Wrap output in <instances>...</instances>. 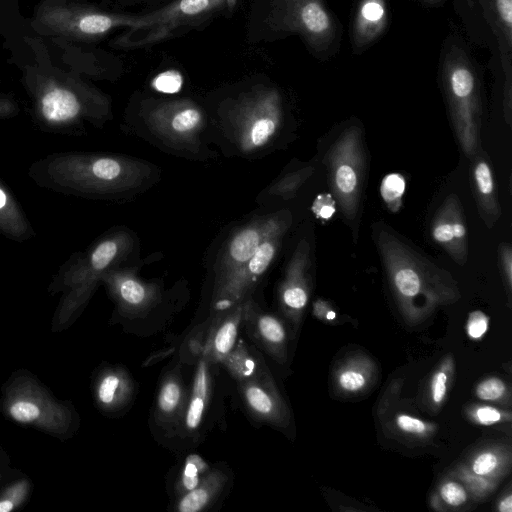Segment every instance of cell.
Masks as SVG:
<instances>
[{
	"label": "cell",
	"mask_w": 512,
	"mask_h": 512,
	"mask_svg": "<svg viewBox=\"0 0 512 512\" xmlns=\"http://www.w3.org/2000/svg\"><path fill=\"white\" fill-rule=\"evenodd\" d=\"M489 319L481 311L472 312L467 322V333L472 339L481 338L488 330Z\"/></svg>",
	"instance_id": "38"
},
{
	"label": "cell",
	"mask_w": 512,
	"mask_h": 512,
	"mask_svg": "<svg viewBox=\"0 0 512 512\" xmlns=\"http://www.w3.org/2000/svg\"><path fill=\"white\" fill-rule=\"evenodd\" d=\"M119 307L130 317H140L161 301V291L156 284L146 283L128 270L112 268L101 278Z\"/></svg>",
	"instance_id": "12"
},
{
	"label": "cell",
	"mask_w": 512,
	"mask_h": 512,
	"mask_svg": "<svg viewBox=\"0 0 512 512\" xmlns=\"http://www.w3.org/2000/svg\"><path fill=\"white\" fill-rule=\"evenodd\" d=\"M148 165L123 156L63 151L30 164L27 174L38 187L64 195L106 199L139 188Z\"/></svg>",
	"instance_id": "1"
},
{
	"label": "cell",
	"mask_w": 512,
	"mask_h": 512,
	"mask_svg": "<svg viewBox=\"0 0 512 512\" xmlns=\"http://www.w3.org/2000/svg\"><path fill=\"white\" fill-rule=\"evenodd\" d=\"M338 383L343 390L356 392L366 385V378L356 369H346L339 374Z\"/></svg>",
	"instance_id": "36"
},
{
	"label": "cell",
	"mask_w": 512,
	"mask_h": 512,
	"mask_svg": "<svg viewBox=\"0 0 512 512\" xmlns=\"http://www.w3.org/2000/svg\"><path fill=\"white\" fill-rule=\"evenodd\" d=\"M226 6V0H174L151 12L152 21L142 28L129 29L117 39L125 48H138L171 38L203 24Z\"/></svg>",
	"instance_id": "7"
},
{
	"label": "cell",
	"mask_w": 512,
	"mask_h": 512,
	"mask_svg": "<svg viewBox=\"0 0 512 512\" xmlns=\"http://www.w3.org/2000/svg\"><path fill=\"white\" fill-rule=\"evenodd\" d=\"M473 175L480 202L483 204L484 209L496 211L497 202L490 166L484 160H479L474 167Z\"/></svg>",
	"instance_id": "28"
},
{
	"label": "cell",
	"mask_w": 512,
	"mask_h": 512,
	"mask_svg": "<svg viewBox=\"0 0 512 512\" xmlns=\"http://www.w3.org/2000/svg\"><path fill=\"white\" fill-rule=\"evenodd\" d=\"M442 499L450 506L456 507L463 504L467 499L465 489L457 482H445L440 488Z\"/></svg>",
	"instance_id": "35"
},
{
	"label": "cell",
	"mask_w": 512,
	"mask_h": 512,
	"mask_svg": "<svg viewBox=\"0 0 512 512\" xmlns=\"http://www.w3.org/2000/svg\"><path fill=\"white\" fill-rule=\"evenodd\" d=\"M405 186V179L399 173H390L382 180L380 186L381 196L393 212H396L401 205V198L404 194Z\"/></svg>",
	"instance_id": "29"
},
{
	"label": "cell",
	"mask_w": 512,
	"mask_h": 512,
	"mask_svg": "<svg viewBox=\"0 0 512 512\" xmlns=\"http://www.w3.org/2000/svg\"><path fill=\"white\" fill-rule=\"evenodd\" d=\"M333 189L342 210L351 218L356 213L360 196L361 154L359 132L346 131L329 155Z\"/></svg>",
	"instance_id": "11"
},
{
	"label": "cell",
	"mask_w": 512,
	"mask_h": 512,
	"mask_svg": "<svg viewBox=\"0 0 512 512\" xmlns=\"http://www.w3.org/2000/svg\"><path fill=\"white\" fill-rule=\"evenodd\" d=\"M512 257H511V249L507 245L502 246L501 250V262L503 265L504 275L507 277L508 285L511 284V265Z\"/></svg>",
	"instance_id": "43"
},
{
	"label": "cell",
	"mask_w": 512,
	"mask_h": 512,
	"mask_svg": "<svg viewBox=\"0 0 512 512\" xmlns=\"http://www.w3.org/2000/svg\"><path fill=\"white\" fill-rule=\"evenodd\" d=\"M11 417L22 423L35 421L40 415V409L36 404L29 401H18L9 408Z\"/></svg>",
	"instance_id": "33"
},
{
	"label": "cell",
	"mask_w": 512,
	"mask_h": 512,
	"mask_svg": "<svg viewBox=\"0 0 512 512\" xmlns=\"http://www.w3.org/2000/svg\"><path fill=\"white\" fill-rule=\"evenodd\" d=\"M131 247L132 238L127 232L105 234L85 250L72 254L60 267L55 284L69 286L82 297L127 256Z\"/></svg>",
	"instance_id": "6"
},
{
	"label": "cell",
	"mask_w": 512,
	"mask_h": 512,
	"mask_svg": "<svg viewBox=\"0 0 512 512\" xmlns=\"http://www.w3.org/2000/svg\"><path fill=\"white\" fill-rule=\"evenodd\" d=\"M312 211L318 218L328 220L336 211V202L331 194H320L312 204Z\"/></svg>",
	"instance_id": "37"
},
{
	"label": "cell",
	"mask_w": 512,
	"mask_h": 512,
	"mask_svg": "<svg viewBox=\"0 0 512 512\" xmlns=\"http://www.w3.org/2000/svg\"><path fill=\"white\" fill-rule=\"evenodd\" d=\"M440 74L458 139L463 151L473 155L481 115L480 78L472 57L459 40L445 41Z\"/></svg>",
	"instance_id": "3"
},
{
	"label": "cell",
	"mask_w": 512,
	"mask_h": 512,
	"mask_svg": "<svg viewBox=\"0 0 512 512\" xmlns=\"http://www.w3.org/2000/svg\"><path fill=\"white\" fill-rule=\"evenodd\" d=\"M210 366L211 363L204 357H199L186 410L179 425L186 436L193 435L199 430L208 408L213 386Z\"/></svg>",
	"instance_id": "19"
},
{
	"label": "cell",
	"mask_w": 512,
	"mask_h": 512,
	"mask_svg": "<svg viewBox=\"0 0 512 512\" xmlns=\"http://www.w3.org/2000/svg\"><path fill=\"white\" fill-rule=\"evenodd\" d=\"M290 217L274 214L252 220L238 229L224 246L214 266V286L246 263L268 237L286 231Z\"/></svg>",
	"instance_id": "10"
},
{
	"label": "cell",
	"mask_w": 512,
	"mask_h": 512,
	"mask_svg": "<svg viewBox=\"0 0 512 512\" xmlns=\"http://www.w3.org/2000/svg\"><path fill=\"white\" fill-rule=\"evenodd\" d=\"M220 364L237 382L270 375L259 352L249 347L242 339L237 340Z\"/></svg>",
	"instance_id": "24"
},
{
	"label": "cell",
	"mask_w": 512,
	"mask_h": 512,
	"mask_svg": "<svg viewBox=\"0 0 512 512\" xmlns=\"http://www.w3.org/2000/svg\"><path fill=\"white\" fill-rule=\"evenodd\" d=\"M288 266L286 277L279 291V299L284 312L296 318L308 301L307 285L304 271L308 262L307 245H299Z\"/></svg>",
	"instance_id": "20"
},
{
	"label": "cell",
	"mask_w": 512,
	"mask_h": 512,
	"mask_svg": "<svg viewBox=\"0 0 512 512\" xmlns=\"http://www.w3.org/2000/svg\"><path fill=\"white\" fill-rule=\"evenodd\" d=\"M246 408L261 422L280 426L287 420V410L271 375L237 382Z\"/></svg>",
	"instance_id": "15"
},
{
	"label": "cell",
	"mask_w": 512,
	"mask_h": 512,
	"mask_svg": "<svg viewBox=\"0 0 512 512\" xmlns=\"http://www.w3.org/2000/svg\"><path fill=\"white\" fill-rule=\"evenodd\" d=\"M497 454L486 451L476 456L472 462V471L479 476H488L493 474L499 467Z\"/></svg>",
	"instance_id": "34"
},
{
	"label": "cell",
	"mask_w": 512,
	"mask_h": 512,
	"mask_svg": "<svg viewBox=\"0 0 512 512\" xmlns=\"http://www.w3.org/2000/svg\"><path fill=\"white\" fill-rule=\"evenodd\" d=\"M326 317H327V319H329V320H333V319L336 317V314H335V312H333V311H329V312L327 313Z\"/></svg>",
	"instance_id": "48"
},
{
	"label": "cell",
	"mask_w": 512,
	"mask_h": 512,
	"mask_svg": "<svg viewBox=\"0 0 512 512\" xmlns=\"http://www.w3.org/2000/svg\"><path fill=\"white\" fill-rule=\"evenodd\" d=\"M188 393L178 369L163 377L156 396L154 417L158 425L170 429L180 425L184 416Z\"/></svg>",
	"instance_id": "18"
},
{
	"label": "cell",
	"mask_w": 512,
	"mask_h": 512,
	"mask_svg": "<svg viewBox=\"0 0 512 512\" xmlns=\"http://www.w3.org/2000/svg\"><path fill=\"white\" fill-rule=\"evenodd\" d=\"M268 24L274 32L299 36L319 58L339 48L340 24L325 0H270Z\"/></svg>",
	"instance_id": "4"
},
{
	"label": "cell",
	"mask_w": 512,
	"mask_h": 512,
	"mask_svg": "<svg viewBox=\"0 0 512 512\" xmlns=\"http://www.w3.org/2000/svg\"><path fill=\"white\" fill-rule=\"evenodd\" d=\"M253 342L272 358L282 361L286 354V329L273 314L264 312L250 297L244 301L243 324Z\"/></svg>",
	"instance_id": "14"
},
{
	"label": "cell",
	"mask_w": 512,
	"mask_h": 512,
	"mask_svg": "<svg viewBox=\"0 0 512 512\" xmlns=\"http://www.w3.org/2000/svg\"><path fill=\"white\" fill-rule=\"evenodd\" d=\"M474 418L483 425H492L503 419V414L493 407L483 406L475 410Z\"/></svg>",
	"instance_id": "41"
},
{
	"label": "cell",
	"mask_w": 512,
	"mask_h": 512,
	"mask_svg": "<svg viewBox=\"0 0 512 512\" xmlns=\"http://www.w3.org/2000/svg\"><path fill=\"white\" fill-rule=\"evenodd\" d=\"M396 424L402 431L413 434H423L427 430V424L424 421L405 414L397 416Z\"/></svg>",
	"instance_id": "39"
},
{
	"label": "cell",
	"mask_w": 512,
	"mask_h": 512,
	"mask_svg": "<svg viewBox=\"0 0 512 512\" xmlns=\"http://www.w3.org/2000/svg\"><path fill=\"white\" fill-rule=\"evenodd\" d=\"M14 508V504L11 501L3 500L0 501V512H9Z\"/></svg>",
	"instance_id": "45"
},
{
	"label": "cell",
	"mask_w": 512,
	"mask_h": 512,
	"mask_svg": "<svg viewBox=\"0 0 512 512\" xmlns=\"http://www.w3.org/2000/svg\"><path fill=\"white\" fill-rule=\"evenodd\" d=\"M447 373L439 370L433 376L431 382V397L435 404H440L444 400L447 392Z\"/></svg>",
	"instance_id": "40"
},
{
	"label": "cell",
	"mask_w": 512,
	"mask_h": 512,
	"mask_svg": "<svg viewBox=\"0 0 512 512\" xmlns=\"http://www.w3.org/2000/svg\"><path fill=\"white\" fill-rule=\"evenodd\" d=\"M285 232H278L264 240L246 263L214 286L211 316L224 312L249 297L274 260Z\"/></svg>",
	"instance_id": "9"
},
{
	"label": "cell",
	"mask_w": 512,
	"mask_h": 512,
	"mask_svg": "<svg viewBox=\"0 0 512 512\" xmlns=\"http://www.w3.org/2000/svg\"><path fill=\"white\" fill-rule=\"evenodd\" d=\"M0 234L19 243L27 241L36 235L21 205L1 179Z\"/></svg>",
	"instance_id": "23"
},
{
	"label": "cell",
	"mask_w": 512,
	"mask_h": 512,
	"mask_svg": "<svg viewBox=\"0 0 512 512\" xmlns=\"http://www.w3.org/2000/svg\"><path fill=\"white\" fill-rule=\"evenodd\" d=\"M150 126L163 137L172 140H189L202 128V110L188 99L166 101L149 113Z\"/></svg>",
	"instance_id": "13"
},
{
	"label": "cell",
	"mask_w": 512,
	"mask_h": 512,
	"mask_svg": "<svg viewBox=\"0 0 512 512\" xmlns=\"http://www.w3.org/2000/svg\"><path fill=\"white\" fill-rule=\"evenodd\" d=\"M386 0H357L350 29L353 52L359 54L374 44L386 30Z\"/></svg>",
	"instance_id": "17"
},
{
	"label": "cell",
	"mask_w": 512,
	"mask_h": 512,
	"mask_svg": "<svg viewBox=\"0 0 512 512\" xmlns=\"http://www.w3.org/2000/svg\"><path fill=\"white\" fill-rule=\"evenodd\" d=\"M312 173L313 168L306 167L293 173L286 174L270 187L269 194L280 196L282 198H290Z\"/></svg>",
	"instance_id": "30"
},
{
	"label": "cell",
	"mask_w": 512,
	"mask_h": 512,
	"mask_svg": "<svg viewBox=\"0 0 512 512\" xmlns=\"http://www.w3.org/2000/svg\"><path fill=\"white\" fill-rule=\"evenodd\" d=\"M228 482L227 474L217 468L210 469L200 483L180 496L176 503L179 512H199L211 505Z\"/></svg>",
	"instance_id": "25"
},
{
	"label": "cell",
	"mask_w": 512,
	"mask_h": 512,
	"mask_svg": "<svg viewBox=\"0 0 512 512\" xmlns=\"http://www.w3.org/2000/svg\"><path fill=\"white\" fill-rule=\"evenodd\" d=\"M210 470L207 462L197 454L189 455L176 483V492L182 496L195 488Z\"/></svg>",
	"instance_id": "27"
},
{
	"label": "cell",
	"mask_w": 512,
	"mask_h": 512,
	"mask_svg": "<svg viewBox=\"0 0 512 512\" xmlns=\"http://www.w3.org/2000/svg\"><path fill=\"white\" fill-rule=\"evenodd\" d=\"M134 392L135 385L131 375L125 370L117 369L103 375L97 388V397L102 405L119 408L131 401Z\"/></svg>",
	"instance_id": "26"
},
{
	"label": "cell",
	"mask_w": 512,
	"mask_h": 512,
	"mask_svg": "<svg viewBox=\"0 0 512 512\" xmlns=\"http://www.w3.org/2000/svg\"><path fill=\"white\" fill-rule=\"evenodd\" d=\"M506 392L505 383L495 377L485 379L476 388L478 398L487 401L500 399Z\"/></svg>",
	"instance_id": "31"
},
{
	"label": "cell",
	"mask_w": 512,
	"mask_h": 512,
	"mask_svg": "<svg viewBox=\"0 0 512 512\" xmlns=\"http://www.w3.org/2000/svg\"><path fill=\"white\" fill-rule=\"evenodd\" d=\"M18 113L17 102L9 95L0 93V120L15 117Z\"/></svg>",
	"instance_id": "42"
},
{
	"label": "cell",
	"mask_w": 512,
	"mask_h": 512,
	"mask_svg": "<svg viewBox=\"0 0 512 512\" xmlns=\"http://www.w3.org/2000/svg\"><path fill=\"white\" fill-rule=\"evenodd\" d=\"M237 0H226V6L230 9H233L236 5Z\"/></svg>",
	"instance_id": "47"
},
{
	"label": "cell",
	"mask_w": 512,
	"mask_h": 512,
	"mask_svg": "<svg viewBox=\"0 0 512 512\" xmlns=\"http://www.w3.org/2000/svg\"><path fill=\"white\" fill-rule=\"evenodd\" d=\"M236 142L243 152L267 145L275 136L282 120V100L278 91L255 87L241 94L230 112Z\"/></svg>",
	"instance_id": "5"
},
{
	"label": "cell",
	"mask_w": 512,
	"mask_h": 512,
	"mask_svg": "<svg viewBox=\"0 0 512 512\" xmlns=\"http://www.w3.org/2000/svg\"><path fill=\"white\" fill-rule=\"evenodd\" d=\"M39 19L55 33L79 40H95L120 27H145L151 23L152 15L107 13L76 6H48L42 9Z\"/></svg>",
	"instance_id": "8"
},
{
	"label": "cell",
	"mask_w": 512,
	"mask_h": 512,
	"mask_svg": "<svg viewBox=\"0 0 512 512\" xmlns=\"http://www.w3.org/2000/svg\"><path fill=\"white\" fill-rule=\"evenodd\" d=\"M244 301L210 317L201 356L211 364H220L235 346L243 324Z\"/></svg>",
	"instance_id": "16"
},
{
	"label": "cell",
	"mask_w": 512,
	"mask_h": 512,
	"mask_svg": "<svg viewBox=\"0 0 512 512\" xmlns=\"http://www.w3.org/2000/svg\"><path fill=\"white\" fill-rule=\"evenodd\" d=\"M446 202L433 223L432 237L453 253L459 250L463 253L466 251V226L458 209L457 198L450 197Z\"/></svg>",
	"instance_id": "22"
},
{
	"label": "cell",
	"mask_w": 512,
	"mask_h": 512,
	"mask_svg": "<svg viewBox=\"0 0 512 512\" xmlns=\"http://www.w3.org/2000/svg\"><path fill=\"white\" fill-rule=\"evenodd\" d=\"M497 27L496 45L504 74V108L511 111L512 95V0H493Z\"/></svg>",
	"instance_id": "21"
},
{
	"label": "cell",
	"mask_w": 512,
	"mask_h": 512,
	"mask_svg": "<svg viewBox=\"0 0 512 512\" xmlns=\"http://www.w3.org/2000/svg\"><path fill=\"white\" fill-rule=\"evenodd\" d=\"M425 4L431 5V6H439L442 5L445 0H421Z\"/></svg>",
	"instance_id": "46"
},
{
	"label": "cell",
	"mask_w": 512,
	"mask_h": 512,
	"mask_svg": "<svg viewBox=\"0 0 512 512\" xmlns=\"http://www.w3.org/2000/svg\"><path fill=\"white\" fill-rule=\"evenodd\" d=\"M152 86L163 93H176L181 89L182 76L178 71H165L153 79Z\"/></svg>",
	"instance_id": "32"
},
{
	"label": "cell",
	"mask_w": 512,
	"mask_h": 512,
	"mask_svg": "<svg viewBox=\"0 0 512 512\" xmlns=\"http://www.w3.org/2000/svg\"><path fill=\"white\" fill-rule=\"evenodd\" d=\"M32 119L38 129L58 135H81L85 124H103L109 114L108 100L99 92L76 82L47 78L31 86Z\"/></svg>",
	"instance_id": "2"
},
{
	"label": "cell",
	"mask_w": 512,
	"mask_h": 512,
	"mask_svg": "<svg viewBox=\"0 0 512 512\" xmlns=\"http://www.w3.org/2000/svg\"><path fill=\"white\" fill-rule=\"evenodd\" d=\"M501 512H511L512 510V496L508 495L506 498H504L498 508Z\"/></svg>",
	"instance_id": "44"
}]
</instances>
